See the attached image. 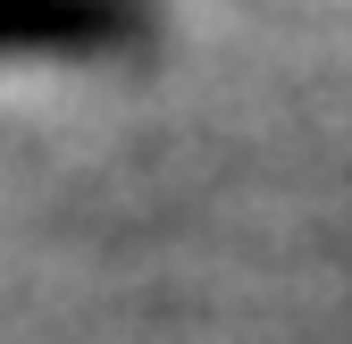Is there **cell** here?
Instances as JSON below:
<instances>
[{
  "label": "cell",
  "mask_w": 352,
  "mask_h": 344,
  "mask_svg": "<svg viewBox=\"0 0 352 344\" xmlns=\"http://www.w3.org/2000/svg\"><path fill=\"white\" fill-rule=\"evenodd\" d=\"M151 34V0H0V59H126Z\"/></svg>",
  "instance_id": "6da1fadb"
}]
</instances>
